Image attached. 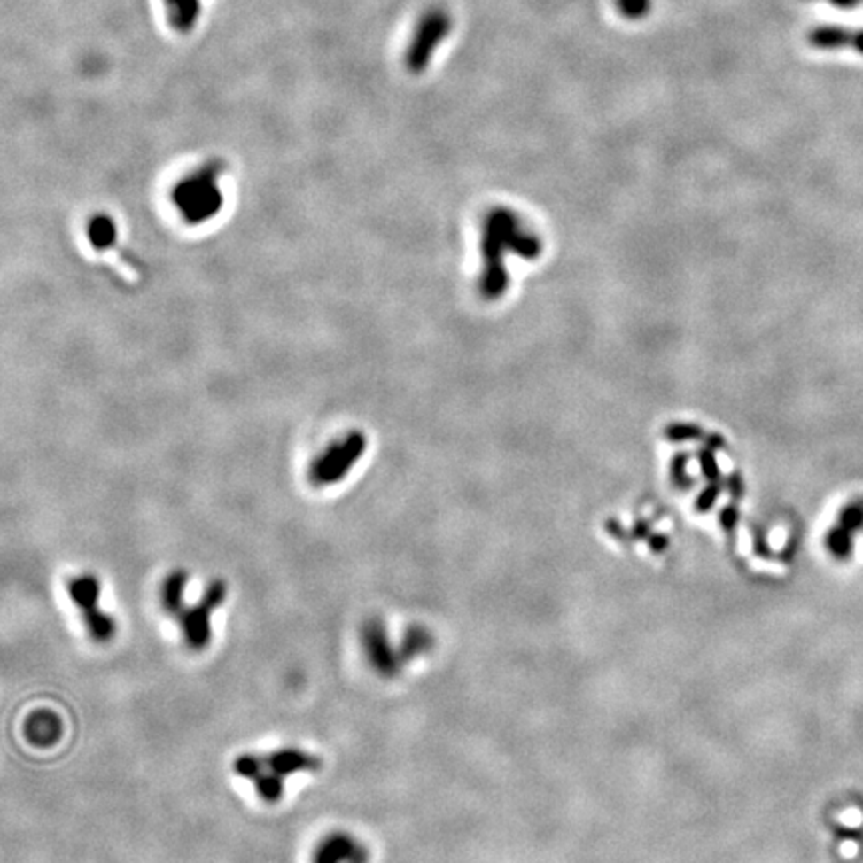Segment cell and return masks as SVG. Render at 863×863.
<instances>
[{"mask_svg": "<svg viewBox=\"0 0 863 863\" xmlns=\"http://www.w3.org/2000/svg\"><path fill=\"white\" fill-rule=\"evenodd\" d=\"M172 206L180 218L190 226L210 222L221 214L224 194L218 184V170L214 167H204L192 172L172 188Z\"/></svg>", "mask_w": 863, "mask_h": 863, "instance_id": "cell-1", "label": "cell"}, {"mask_svg": "<svg viewBox=\"0 0 863 863\" xmlns=\"http://www.w3.org/2000/svg\"><path fill=\"white\" fill-rule=\"evenodd\" d=\"M368 450V438L362 430H352L332 440L308 466V482L314 488H330L346 480Z\"/></svg>", "mask_w": 863, "mask_h": 863, "instance_id": "cell-2", "label": "cell"}, {"mask_svg": "<svg viewBox=\"0 0 863 863\" xmlns=\"http://www.w3.org/2000/svg\"><path fill=\"white\" fill-rule=\"evenodd\" d=\"M66 592L70 602H73L74 608L78 610V614L82 616V622L86 632L90 635V640L97 643L113 641L119 627H116V619L113 616L105 614L98 606L100 592H102V584L98 576L81 574L70 578L66 582Z\"/></svg>", "mask_w": 863, "mask_h": 863, "instance_id": "cell-3", "label": "cell"}, {"mask_svg": "<svg viewBox=\"0 0 863 863\" xmlns=\"http://www.w3.org/2000/svg\"><path fill=\"white\" fill-rule=\"evenodd\" d=\"M226 598H229V584H226V579L216 578L202 592V598L183 611L178 622L188 649L202 652L210 646L212 614L222 606Z\"/></svg>", "mask_w": 863, "mask_h": 863, "instance_id": "cell-4", "label": "cell"}, {"mask_svg": "<svg viewBox=\"0 0 863 863\" xmlns=\"http://www.w3.org/2000/svg\"><path fill=\"white\" fill-rule=\"evenodd\" d=\"M360 643H362L364 656L368 664L372 665V670L378 673L382 678H394L402 660H400L398 652L392 646L390 635L386 630V624L382 622L380 618H368L364 619L362 627H360Z\"/></svg>", "mask_w": 863, "mask_h": 863, "instance_id": "cell-5", "label": "cell"}, {"mask_svg": "<svg viewBox=\"0 0 863 863\" xmlns=\"http://www.w3.org/2000/svg\"><path fill=\"white\" fill-rule=\"evenodd\" d=\"M450 30V19L444 12L434 11L428 12L418 27V35L414 36V43L408 54V66L414 73H420L428 66L430 54L434 52L436 44L442 41L446 33Z\"/></svg>", "mask_w": 863, "mask_h": 863, "instance_id": "cell-6", "label": "cell"}, {"mask_svg": "<svg viewBox=\"0 0 863 863\" xmlns=\"http://www.w3.org/2000/svg\"><path fill=\"white\" fill-rule=\"evenodd\" d=\"M366 845L346 831H334L322 837L314 847L312 863H368Z\"/></svg>", "mask_w": 863, "mask_h": 863, "instance_id": "cell-7", "label": "cell"}, {"mask_svg": "<svg viewBox=\"0 0 863 863\" xmlns=\"http://www.w3.org/2000/svg\"><path fill=\"white\" fill-rule=\"evenodd\" d=\"M264 759L266 767L270 772L282 775V778H290V775L296 774H314L322 770V759L300 748H280L268 753V756H264Z\"/></svg>", "mask_w": 863, "mask_h": 863, "instance_id": "cell-8", "label": "cell"}, {"mask_svg": "<svg viewBox=\"0 0 863 863\" xmlns=\"http://www.w3.org/2000/svg\"><path fill=\"white\" fill-rule=\"evenodd\" d=\"M65 732V724L58 713H54L52 710H38L35 713H30L28 719L25 721V737L28 743L36 745V748H52L57 745Z\"/></svg>", "mask_w": 863, "mask_h": 863, "instance_id": "cell-9", "label": "cell"}, {"mask_svg": "<svg viewBox=\"0 0 863 863\" xmlns=\"http://www.w3.org/2000/svg\"><path fill=\"white\" fill-rule=\"evenodd\" d=\"M810 43L823 51H837L851 46L863 54V30H851L842 27H820L810 33Z\"/></svg>", "mask_w": 863, "mask_h": 863, "instance_id": "cell-10", "label": "cell"}, {"mask_svg": "<svg viewBox=\"0 0 863 863\" xmlns=\"http://www.w3.org/2000/svg\"><path fill=\"white\" fill-rule=\"evenodd\" d=\"M188 584V571L186 570H172L170 574L164 578V582L160 586V606L164 614H168L170 618H180L183 611L186 610L184 606V592Z\"/></svg>", "mask_w": 863, "mask_h": 863, "instance_id": "cell-11", "label": "cell"}, {"mask_svg": "<svg viewBox=\"0 0 863 863\" xmlns=\"http://www.w3.org/2000/svg\"><path fill=\"white\" fill-rule=\"evenodd\" d=\"M86 237H89L90 246L98 253H106L116 246V240H119V229H116V222L108 214H97L90 218L89 229H86Z\"/></svg>", "mask_w": 863, "mask_h": 863, "instance_id": "cell-12", "label": "cell"}, {"mask_svg": "<svg viewBox=\"0 0 863 863\" xmlns=\"http://www.w3.org/2000/svg\"><path fill=\"white\" fill-rule=\"evenodd\" d=\"M254 783V789H256V794L258 797L262 799L264 804H268V805H276L282 802V797H284V778L278 774H274L270 772L268 767L258 775V778L253 781Z\"/></svg>", "mask_w": 863, "mask_h": 863, "instance_id": "cell-13", "label": "cell"}, {"mask_svg": "<svg viewBox=\"0 0 863 863\" xmlns=\"http://www.w3.org/2000/svg\"><path fill=\"white\" fill-rule=\"evenodd\" d=\"M428 648H430V635H428V632L424 630V627L414 626V627H408V630H406L404 638H402V643H400L398 656H400V660H402V662H408V660H412V657L420 656L422 652H426Z\"/></svg>", "mask_w": 863, "mask_h": 863, "instance_id": "cell-14", "label": "cell"}, {"mask_svg": "<svg viewBox=\"0 0 863 863\" xmlns=\"http://www.w3.org/2000/svg\"><path fill=\"white\" fill-rule=\"evenodd\" d=\"M264 770L266 759L262 756H256V753H240L232 762V772L250 781H254Z\"/></svg>", "mask_w": 863, "mask_h": 863, "instance_id": "cell-15", "label": "cell"}, {"mask_svg": "<svg viewBox=\"0 0 863 863\" xmlns=\"http://www.w3.org/2000/svg\"><path fill=\"white\" fill-rule=\"evenodd\" d=\"M616 6L622 17L630 20L643 19L652 9V0H616Z\"/></svg>", "mask_w": 863, "mask_h": 863, "instance_id": "cell-16", "label": "cell"}, {"mask_svg": "<svg viewBox=\"0 0 863 863\" xmlns=\"http://www.w3.org/2000/svg\"><path fill=\"white\" fill-rule=\"evenodd\" d=\"M826 3L836 4V6H842V9H853V6L863 4V0H826Z\"/></svg>", "mask_w": 863, "mask_h": 863, "instance_id": "cell-17", "label": "cell"}]
</instances>
